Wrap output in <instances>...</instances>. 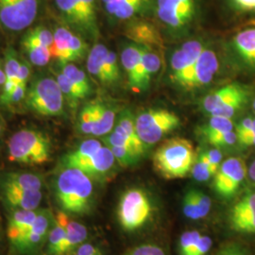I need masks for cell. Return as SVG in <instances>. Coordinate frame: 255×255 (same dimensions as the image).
Wrapping results in <instances>:
<instances>
[{
	"instance_id": "obj_1",
	"label": "cell",
	"mask_w": 255,
	"mask_h": 255,
	"mask_svg": "<svg viewBox=\"0 0 255 255\" xmlns=\"http://www.w3.org/2000/svg\"><path fill=\"white\" fill-rule=\"evenodd\" d=\"M93 179L81 169L63 166L56 175L53 190L55 199L64 213L84 215L94 203Z\"/></svg>"
},
{
	"instance_id": "obj_2",
	"label": "cell",
	"mask_w": 255,
	"mask_h": 255,
	"mask_svg": "<svg viewBox=\"0 0 255 255\" xmlns=\"http://www.w3.org/2000/svg\"><path fill=\"white\" fill-rule=\"evenodd\" d=\"M196 159L191 142L175 137L165 140L155 150L153 165L156 171L166 180L182 179L191 172Z\"/></svg>"
},
{
	"instance_id": "obj_3",
	"label": "cell",
	"mask_w": 255,
	"mask_h": 255,
	"mask_svg": "<svg viewBox=\"0 0 255 255\" xmlns=\"http://www.w3.org/2000/svg\"><path fill=\"white\" fill-rule=\"evenodd\" d=\"M9 158L18 164L35 165L48 162L51 155V142L43 132L23 128L13 133L9 140Z\"/></svg>"
},
{
	"instance_id": "obj_4",
	"label": "cell",
	"mask_w": 255,
	"mask_h": 255,
	"mask_svg": "<svg viewBox=\"0 0 255 255\" xmlns=\"http://www.w3.org/2000/svg\"><path fill=\"white\" fill-rule=\"evenodd\" d=\"M27 108L44 117L64 115V97L56 78L41 75L35 77L26 97Z\"/></svg>"
},
{
	"instance_id": "obj_5",
	"label": "cell",
	"mask_w": 255,
	"mask_h": 255,
	"mask_svg": "<svg viewBox=\"0 0 255 255\" xmlns=\"http://www.w3.org/2000/svg\"><path fill=\"white\" fill-rule=\"evenodd\" d=\"M153 203L144 189L128 188L120 196L118 219L121 228L131 233L143 228L151 219Z\"/></svg>"
},
{
	"instance_id": "obj_6",
	"label": "cell",
	"mask_w": 255,
	"mask_h": 255,
	"mask_svg": "<svg viewBox=\"0 0 255 255\" xmlns=\"http://www.w3.org/2000/svg\"><path fill=\"white\" fill-rule=\"evenodd\" d=\"M180 125V118L168 110H146L135 118L137 134L146 146L158 143Z\"/></svg>"
},
{
	"instance_id": "obj_7",
	"label": "cell",
	"mask_w": 255,
	"mask_h": 255,
	"mask_svg": "<svg viewBox=\"0 0 255 255\" xmlns=\"http://www.w3.org/2000/svg\"><path fill=\"white\" fill-rule=\"evenodd\" d=\"M55 216L48 209H41L34 223L16 242L10 244L14 254L38 255L46 244L49 231L54 223Z\"/></svg>"
},
{
	"instance_id": "obj_8",
	"label": "cell",
	"mask_w": 255,
	"mask_h": 255,
	"mask_svg": "<svg viewBox=\"0 0 255 255\" xmlns=\"http://www.w3.org/2000/svg\"><path fill=\"white\" fill-rule=\"evenodd\" d=\"M38 0H0V24L9 31L29 27L36 18Z\"/></svg>"
},
{
	"instance_id": "obj_9",
	"label": "cell",
	"mask_w": 255,
	"mask_h": 255,
	"mask_svg": "<svg viewBox=\"0 0 255 255\" xmlns=\"http://www.w3.org/2000/svg\"><path fill=\"white\" fill-rule=\"evenodd\" d=\"M248 173L245 162L237 157H232L221 163L215 175L213 187L223 199H231L237 194Z\"/></svg>"
},
{
	"instance_id": "obj_10",
	"label": "cell",
	"mask_w": 255,
	"mask_h": 255,
	"mask_svg": "<svg viewBox=\"0 0 255 255\" xmlns=\"http://www.w3.org/2000/svg\"><path fill=\"white\" fill-rule=\"evenodd\" d=\"M54 46L52 58L61 64L79 61L89 53L88 45L80 35L75 34L69 28L58 27L55 28Z\"/></svg>"
},
{
	"instance_id": "obj_11",
	"label": "cell",
	"mask_w": 255,
	"mask_h": 255,
	"mask_svg": "<svg viewBox=\"0 0 255 255\" xmlns=\"http://www.w3.org/2000/svg\"><path fill=\"white\" fill-rule=\"evenodd\" d=\"M204 48L201 42L192 40L174 51L170 61L172 82L182 87L184 85Z\"/></svg>"
},
{
	"instance_id": "obj_12",
	"label": "cell",
	"mask_w": 255,
	"mask_h": 255,
	"mask_svg": "<svg viewBox=\"0 0 255 255\" xmlns=\"http://www.w3.org/2000/svg\"><path fill=\"white\" fill-rule=\"evenodd\" d=\"M156 11L165 25L180 28L193 18L195 0H157Z\"/></svg>"
},
{
	"instance_id": "obj_13",
	"label": "cell",
	"mask_w": 255,
	"mask_h": 255,
	"mask_svg": "<svg viewBox=\"0 0 255 255\" xmlns=\"http://www.w3.org/2000/svg\"><path fill=\"white\" fill-rule=\"evenodd\" d=\"M55 4L66 23L82 35L96 39L100 32L92 27L86 17L82 0H55Z\"/></svg>"
},
{
	"instance_id": "obj_14",
	"label": "cell",
	"mask_w": 255,
	"mask_h": 255,
	"mask_svg": "<svg viewBox=\"0 0 255 255\" xmlns=\"http://www.w3.org/2000/svg\"><path fill=\"white\" fill-rule=\"evenodd\" d=\"M219 66L218 56L215 51L204 48L182 88L193 89L208 84L218 73Z\"/></svg>"
},
{
	"instance_id": "obj_15",
	"label": "cell",
	"mask_w": 255,
	"mask_h": 255,
	"mask_svg": "<svg viewBox=\"0 0 255 255\" xmlns=\"http://www.w3.org/2000/svg\"><path fill=\"white\" fill-rule=\"evenodd\" d=\"M117 160L109 146H104L91 157L78 162L69 167H76L87 174L91 179H104L109 175Z\"/></svg>"
},
{
	"instance_id": "obj_16",
	"label": "cell",
	"mask_w": 255,
	"mask_h": 255,
	"mask_svg": "<svg viewBox=\"0 0 255 255\" xmlns=\"http://www.w3.org/2000/svg\"><path fill=\"white\" fill-rule=\"evenodd\" d=\"M0 198L9 211L36 210L39 209L43 200V192L0 187Z\"/></svg>"
},
{
	"instance_id": "obj_17",
	"label": "cell",
	"mask_w": 255,
	"mask_h": 255,
	"mask_svg": "<svg viewBox=\"0 0 255 255\" xmlns=\"http://www.w3.org/2000/svg\"><path fill=\"white\" fill-rule=\"evenodd\" d=\"M126 35L134 44L148 46L150 48L161 47L163 44L162 37L158 29L146 21H135L126 29Z\"/></svg>"
},
{
	"instance_id": "obj_18",
	"label": "cell",
	"mask_w": 255,
	"mask_h": 255,
	"mask_svg": "<svg viewBox=\"0 0 255 255\" xmlns=\"http://www.w3.org/2000/svg\"><path fill=\"white\" fill-rule=\"evenodd\" d=\"M248 94L250 93L244 85L239 83H231L210 93L202 101V108L211 115L215 110L226 104L229 101Z\"/></svg>"
},
{
	"instance_id": "obj_19",
	"label": "cell",
	"mask_w": 255,
	"mask_h": 255,
	"mask_svg": "<svg viewBox=\"0 0 255 255\" xmlns=\"http://www.w3.org/2000/svg\"><path fill=\"white\" fill-rule=\"evenodd\" d=\"M0 187H8L27 191H42L43 177L29 172H5L0 174Z\"/></svg>"
},
{
	"instance_id": "obj_20",
	"label": "cell",
	"mask_w": 255,
	"mask_h": 255,
	"mask_svg": "<svg viewBox=\"0 0 255 255\" xmlns=\"http://www.w3.org/2000/svg\"><path fill=\"white\" fill-rule=\"evenodd\" d=\"M40 210H12L9 211L7 235L9 243L13 244L34 223Z\"/></svg>"
},
{
	"instance_id": "obj_21",
	"label": "cell",
	"mask_w": 255,
	"mask_h": 255,
	"mask_svg": "<svg viewBox=\"0 0 255 255\" xmlns=\"http://www.w3.org/2000/svg\"><path fill=\"white\" fill-rule=\"evenodd\" d=\"M141 58L142 46L137 44L128 45L121 53V63L127 75L128 86L134 91H138Z\"/></svg>"
},
{
	"instance_id": "obj_22",
	"label": "cell",
	"mask_w": 255,
	"mask_h": 255,
	"mask_svg": "<svg viewBox=\"0 0 255 255\" xmlns=\"http://www.w3.org/2000/svg\"><path fill=\"white\" fill-rule=\"evenodd\" d=\"M95 108V126L93 136H106L112 132L117 122V110L108 103L93 101Z\"/></svg>"
},
{
	"instance_id": "obj_23",
	"label": "cell",
	"mask_w": 255,
	"mask_h": 255,
	"mask_svg": "<svg viewBox=\"0 0 255 255\" xmlns=\"http://www.w3.org/2000/svg\"><path fill=\"white\" fill-rule=\"evenodd\" d=\"M142 46V58H141V68L139 75V84H138V92L145 91L149 86V82L151 78L155 74L159 71L161 67V59L160 56L157 54L148 46Z\"/></svg>"
},
{
	"instance_id": "obj_24",
	"label": "cell",
	"mask_w": 255,
	"mask_h": 255,
	"mask_svg": "<svg viewBox=\"0 0 255 255\" xmlns=\"http://www.w3.org/2000/svg\"><path fill=\"white\" fill-rule=\"evenodd\" d=\"M108 52L109 49L104 45L97 44L92 47L87 55L86 65L88 72L104 85H110L109 78L105 68V60Z\"/></svg>"
},
{
	"instance_id": "obj_25",
	"label": "cell",
	"mask_w": 255,
	"mask_h": 255,
	"mask_svg": "<svg viewBox=\"0 0 255 255\" xmlns=\"http://www.w3.org/2000/svg\"><path fill=\"white\" fill-rule=\"evenodd\" d=\"M67 217V214L64 211L58 212L55 216L54 223L46 240V255H60L66 235L65 223Z\"/></svg>"
},
{
	"instance_id": "obj_26",
	"label": "cell",
	"mask_w": 255,
	"mask_h": 255,
	"mask_svg": "<svg viewBox=\"0 0 255 255\" xmlns=\"http://www.w3.org/2000/svg\"><path fill=\"white\" fill-rule=\"evenodd\" d=\"M66 235L60 255H67L75 252L84 243L87 238V229L82 223L75 221L67 217L66 219Z\"/></svg>"
},
{
	"instance_id": "obj_27",
	"label": "cell",
	"mask_w": 255,
	"mask_h": 255,
	"mask_svg": "<svg viewBox=\"0 0 255 255\" xmlns=\"http://www.w3.org/2000/svg\"><path fill=\"white\" fill-rule=\"evenodd\" d=\"M234 46L241 59L255 67V27L238 32L234 38Z\"/></svg>"
},
{
	"instance_id": "obj_28",
	"label": "cell",
	"mask_w": 255,
	"mask_h": 255,
	"mask_svg": "<svg viewBox=\"0 0 255 255\" xmlns=\"http://www.w3.org/2000/svg\"><path fill=\"white\" fill-rule=\"evenodd\" d=\"M150 0H126L117 4L105 5L106 11L115 18L125 20L142 12L148 6Z\"/></svg>"
},
{
	"instance_id": "obj_29",
	"label": "cell",
	"mask_w": 255,
	"mask_h": 255,
	"mask_svg": "<svg viewBox=\"0 0 255 255\" xmlns=\"http://www.w3.org/2000/svg\"><path fill=\"white\" fill-rule=\"evenodd\" d=\"M102 144L99 140L96 139H88L83 141L80 146H78L73 151L64 155L62 159L63 166H72L73 164L85 160L94 154H96L101 147Z\"/></svg>"
},
{
	"instance_id": "obj_30",
	"label": "cell",
	"mask_w": 255,
	"mask_h": 255,
	"mask_svg": "<svg viewBox=\"0 0 255 255\" xmlns=\"http://www.w3.org/2000/svg\"><path fill=\"white\" fill-rule=\"evenodd\" d=\"M234 129V122L232 119L222 117L211 116L209 121L200 128V134L206 141L213 137L232 131Z\"/></svg>"
},
{
	"instance_id": "obj_31",
	"label": "cell",
	"mask_w": 255,
	"mask_h": 255,
	"mask_svg": "<svg viewBox=\"0 0 255 255\" xmlns=\"http://www.w3.org/2000/svg\"><path fill=\"white\" fill-rule=\"evenodd\" d=\"M114 131L121 135L128 137L138 144H144L138 136L135 128V118L130 111L125 110L119 115L118 121L116 122ZM145 145V144H144Z\"/></svg>"
},
{
	"instance_id": "obj_32",
	"label": "cell",
	"mask_w": 255,
	"mask_h": 255,
	"mask_svg": "<svg viewBox=\"0 0 255 255\" xmlns=\"http://www.w3.org/2000/svg\"><path fill=\"white\" fill-rule=\"evenodd\" d=\"M61 72L64 76H66L71 82H74L87 97L91 95L93 90L91 82L86 73L77 65L72 63L62 64Z\"/></svg>"
},
{
	"instance_id": "obj_33",
	"label": "cell",
	"mask_w": 255,
	"mask_h": 255,
	"mask_svg": "<svg viewBox=\"0 0 255 255\" xmlns=\"http://www.w3.org/2000/svg\"><path fill=\"white\" fill-rule=\"evenodd\" d=\"M22 46L29 62L36 66H46L52 58L51 50L46 46L22 40Z\"/></svg>"
},
{
	"instance_id": "obj_34",
	"label": "cell",
	"mask_w": 255,
	"mask_h": 255,
	"mask_svg": "<svg viewBox=\"0 0 255 255\" xmlns=\"http://www.w3.org/2000/svg\"><path fill=\"white\" fill-rule=\"evenodd\" d=\"M56 80L61 88V90L64 94V99L70 102L71 105H77L79 101H82L87 98V96L74 83L71 82L66 76L61 71L56 74Z\"/></svg>"
},
{
	"instance_id": "obj_35",
	"label": "cell",
	"mask_w": 255,
	"mask_h": 255,
	"mask_svg": "<svg viewBox=\"0 0 255 255\" xmlns=\"http://www.w3.org/2000/svg\"><path fill=\"white\" fill-rule=\"evenodd\" d=\"M255 216V192L249 193L232 208L230 222Z\"/></svg>"
},
{
	"instance_id": "obj_36",
	"label": "cell",
	"mask_w": 255,
	"mask_h": 255,
	"mask_svg": "<svg viewBox=\"0 0 255 255\" xmlns=\"http://www.w3.org/2000/svg\"><path fill=\"white\" fill-rule=\"evenodd\" d=\"M23 40L46 46L48 49L52 50V47L54 46V33L47 27L39 26L28 30Z\"/></svg>"
},
{
	"instance_id": "obj_37",
	"label": "cell",
	"mask_w": 255,
	"mask_h": 255,
	"mask_svg": "<svg viewBox=\"0 0 255 255\" xmlns=\"http://www.w3.org/2000/svg\"><path fill=\"white\" fill-rule=\"evenodd\" d=\"M95 126V108L94 102L86 104L82 108L77 123V128L80 133L84 135H92Z\"/></svg>"
},
{
	"instance_id": "obj_38",
	"label": "cell",
	"mask_w": 255,
	"mask_h": 255,
	"mask_svg": "<svg viewBox=\"0 0 255 255\" xmlns=\"http://www.w3.org/2000/svg\"><path fill=\"white\" fill-rule=\"evenodd\" d=\"M109 147L112 152L115 155L117 163H119L121 166H124V167L136 164L141 159V157L144 155L134 149L126 148L122 146H109Z\"/></svg>"
},
{
	"instance_id": "obj_39",
	"label": "cell",
	"mask_w": 255,
	"mask_h": 255,
	"mask_svg": "<svg viewBox=\"0 0 255 255\" xmlns=\"http://www.w3.org/2000/svg\"><path fill=\"white\" fill-rule=\"evenodd\" d=\"M219 169L210 165L201 155H199L193 164L191 174L197 182H206L212 176H215Z\"/></svg>"
},
{
	"instance_id": "obj_40",
	"label": "cell",
	"mask_w": 255,
	"mask_h": 255,
	"mask_svg": "<svg viewBox=\"0 0 255 255\" xmlns=\"http://www.w3.org/2000/svg\"><path fill=\"white\" fill-rule=\"evenodd\" d=\"M20 59L17 53L12 48H7L5 51V61H4V72L6 75V81L17 82Z\"/></svg>"
},
{
	"instance_id": "obj_41",
	"label": "cell",
	"mask_w": 255,
	"mask_h": 255,
	"mask_svg": "<svg viewBox=\"0 0 255 255\" xmlns=\"http://www.w3.org/2000/svg\"><path fill=\"white\" fill-rule=\"evenodd\" d=\"M201 237V233L199 231H188L183 233L179 239V255H191Z\"/></svg>"
},
{
	"instance_id": "obj_42",
	"label": "cell",
	"mask_w": 255,
	"mask_h": 255,
	"mask_svg": "<svg viewBox=\"0 0 255 255\" xmlns=\"http://www.w3.org/2000/svg\"><path fill=\"white\" fill-rule=\"evenodd\" d=\"M105 68H106L107 76L109 78L110 85L119 82L120 79V70H119L118 56L115 52L109 50L105 60Z\"/></svg>"
},
{
	"instance_id": "obj_43",
	"label": "cell",
	"mask_w": 255,
	"mask_h": 255,
	"mask_svg": "<svg viewBox=\"0 0 255 255\" xmlns=\"http://www.w3.org/2000/svg\"><path fill=\"white\" fill-rule=\"evenodd\" d=\"M27 97V86L17 83L12 91L7 96L0 97V102L5 106H12L18 104L19 102L26 100Z\"/></svg>"
},
{
	"instance_id": "obj_44",
	"label": "cell",
	"mask_w": 255,
	"mask_h": 255,
	"mask_svg": "<svg viewBox=\"0 0 255 255\" xmlns=\"http://www.w3.org/2000/svg\"><path fill=\"white\" fill-rule=\"evenodd\" d=\"M182 211L184 216L191 220L201 219V214L197 206L196 201L194 199L192 190H189L185 194L182 201Z\"/></svg>"
},
{
	"instance_id": "obj_45",
	"label": "cell",
	"mask_w": 255,
	"mask_h": 255,
	"mask_svg": "<svg viewBox=\"0 0 255 255\" xmlns=\"http://www.w3.org/2000/svg\"><path fill=\"white\" fill-rule=\"evenodd\" d=\"M194 199L197 203V206L200 211L201 219H204L205 217H207V215L209 214L211 206H212V201L209 197L201 191V190H197V189H191Z\"/></svg>"
},
{
	"instance_id": "obj_46",
	"label": "cell",
	"mask_w": 255,
	"mask_h": 255,
	"mask_svg": "<svg viewBox=\"0 0 255 255\" xmlns=\"http://www.w3.org/2000/svg\"><path fill=\"white\" fill-rule=\"evenodd\" d=\"M237 141H238V139H237V132L234 130L220 134L218 136L213 137L209 140H207V142L209 143L210 145L216 146L217 148L233 146L234 144L237 143Z\"/></svg>"
},
{
	"instance_id": "obj_47",
	"label": "cell",
	"mask_w": 255,
	"mask_h": 255,
	"mask_svg": "<svg viewBox=\"0 0 255 255\" xmlns=\"http://www.w3.org/2000/svg\"><path fill=\"white\" fill-rule=\"evenodd\" d=\"M123 255H166L164 250L154 244H143L128 250Z\"/></svg>"
},
{
	"instance_id": "obj_48",
	"label": "cell",
	"mask_w": 255,
	"mask_h": 255,
	"mask_svg": "<svg viewBox=\"0 0 255 255\" xmlns=\"http://www.w3.org/2000/svg\"><path fill=\"white\" fill-rule=\"evenodd\" d=\"M231 226L238 233L254 234L255 233V217H250L231 222Z\"/></svg>"
},
{
	"instance_id": "obj_49",
	"label": "cell",
	"mask_w": 255,
	"mask_h": 255,
	"mask_svg": "<svg viewBox=\"0 0 255 255\" xmlns=\"http://www.w3.org/2000/svg\"><path fill=\"white\" fill-rule=\"evenodd\" d=\"M201 155L212 166L219 169V166L221 164V161H222V153L219 148L216 147V148H212L209 150L203 151V152H201Z\"/></svg>"
},
{
	"instance_id": "obj_50",
	"label": "cell",
	"mask_w": 255,
	"mask_h": 255,
	"mask_svg": "<svg viewBox=\"0 0 255 255\" xmlns=\"http://www.w3.org/2000/svg\"><path fill=\"white\" fill-rule=\"evenodd\" d=\"M212 238L207 236H201L200 240L198 241L197 246L193 250L190 255H206L212 248Z\"/></svg>"
},
{
	"instance_id": "obj_51",
	"label": "cell",
	"mask_w": 255,
	"mask_h": 255,
	"mask_svg": "<svg viewBox=\"0 0 255 255\" xmlns=\"http://www.w3.org/2000/svg\"><path fill=\"white\" fill-rule=\"evenodd\" d=\"M231 6L241 12H255V0H229Z\"/></svg>"
},
{
	"instance_id": "obj_52",
	"label": "cell",
	"mask_w": 255,
	"mask_h": 255,
	"mask_svg": "<svg viewBox=\"0 0 255 255\" xmlns=\"http://www.w3.org/2000/svg\"><path fill=\"white\" fill-rule=\"evenodd\" d=\"M31 74V68L30 64L27 63V61H20V66H19L18 75H17V83L27 86V82L30 78Z\"/></svg>"
},
{
	"instance_id": "obj_53",
	"label": "cell",
	"mask_w": 255,
	"mask_h": 255,
	"mask_svg": "<svg viewBox=\"0 0 255 255\" xmlns=\"http://www.w3.org/2000/svg\"><path fill=\"white\" fill-rule=\"evenodd\" d=\"M253 124H254V119L252 118H246V119H242L236 127V132H237V136H241L244 135L248 132L252 131L253 129Z\"/></svg>"
},
{
	"instance_id": "obj_54",
	"label": "cell",
	"mask_w": 255,
	"mask_h": 255,
	"mask_svg": "<svg viewBox=\"0 0 255 255\" xmlns=\"http://www.w3.org/2000/svg\"><path fill=\"white\" fill-rule=\"evenodd\" d=\"M216 255H246L244 250L237 244H230L222 248Z\"/></svg>"
},
{
	"instance_id": "obj_55",
	"label": "cell",
	"mask_w": 255,
	"mask_h": 255,
	"mask_svg": "<svg viewBox=\"0 0 255 255\" xmlns=\"http://www.w3.org/2000/svg\"><path fill=\"white\" fill-rule=\"evenodd\" d=\"M237 139L238 142L243 146H255V133L253 131H250L241 136H237Z\"/></svg>"
},
{
	"instance_id": "obj_56",
	"label": "cell",
	"mask_w": 255,
	"mask_h": 255,
	"mask_svg": "<svg viewBox=\"0 0 255 255\" xmlns=\"http://www.w3.org/2000/svg\"><path fill=\"white\" fill-rule=\"evenodd\" d=\"M248 174H249V177L250 179L255 182V161H254V163L251 164L250 168L248 169Z\"/></svg>"
},
{
	"instance_id": "obj_57",
	"label": "cell",
	"mask_w": 255,
	"mask_h": 255,
	"mask_svg": "<svg viewBox=\"0 0 255 255\" xmlns=\"http://www.w3.org/2000/svg\"><path fill=\"white\" fill-rule=\"evenodd\" d=\"M5 82H6V75L4 72V69L0 67V87H3Z\"/></svg>"
},
{
	"instance_id": "obj_58",
	"label": "cell",
	"mask_w": 255,
	"mask_h": 255,
	"mask_svg": "<svg viewBox=\"0 0 255 255\" xmlns=\"http://www.w3.org/2000/svg\"><path fill=\"white\" fill-rule=\"evenodd\" d=\"M123 1H126V0H102V3L105 6V5H111V4H117Z\"/></svg>"
},
{
	"instance_id": "obj_59",
	"label": "cell",
	"mask_w": 255,
	"mask_h": 255,
	"mask_svg": "<svg viewBox=\"0 0 255 255\" xmlns=\"http://www.w3.org/2000/svg\"><path fill=\"white\" fill-rule=\"evenodd\" d=\"M252 131L255 133V119H254V124H253V129H252Z\"/></svg>"
},
{
	"instance_id": "obj_60",
	"label": "cell",
	"mask_w": 255,
	"mask_h": 255,
	"mask_svg": "<svg viewBox=\"0 0 255 255\" xmlns=\"http://www.w3.org/2000/svg\"><path fill=\"white\" fill-rule=\"evenodd\" d=\"M1 134H2V123L0 121V137H1Z\"/></svg>"
},
{
	"instance_id": "obj_61",
	"label": "cell",
	"mask_w": 255,
	"mask_h": 255,
	"mask_svg": "<svg viewBox=\"0 0 255 255\" xmlns=\"http://www.w3.org/2000/svg\"><path fill=\"white\" fill-rule=\"evenodd\" d=\"M254 109H255V101H254Z\"/></svg>"
},
{
	"instance_id": "obj_62",
	"label": "cell",
	"mask_w": 255,
	"mask_h": 255,
	"mask_svg": "<svg viewBox=\"0 0 255 255\" xmlns=\"http://www.w3.org/2000/svg\"><path fill=\"white\" fill-rule=\"evenodd\" d=\"M74 255H77V254H74Z\"/></svg>"
},
{
	"instance_id": "obj_63",
	"label": "cell",
	"mask_w": 255,
	"mask_h": 255,
	"mask_svg": "<svg viewBox=\"0 0 255 255\" xmlns=\"http://www.w3.org/2000/svg\"><path fill=\"white\" fill-rule=\"evenodd\" d=\"M0 67H1V62H0Z\"/></svg>"
}]
</instances>
